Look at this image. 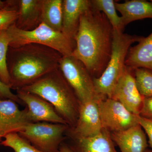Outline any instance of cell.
<instances>
[{"label":"cell","mask_w":152,"mask_h":152,"mask_svg":"<svg viewBox=\"0 0 152 152\" xmlns=\"http://www.w3.org/2000/svg\"><path fill=\"white\" fill-rule=\"evenodd\" d=\"M113 31L104 14L92 6L81 17L72 55L85 65L93 78L100 77L107 66Z\"/></svg>","instance_id":"cell-1"},{"label":"cell","mask_w":152,"mask_h":152,"mask_svg":"<svg viewBox=\"0 0 152 152\" xmlns=\"http://www.w3.org/2000/svg\"><path fill=\"white\" fill-rule=\"evenodd\" d=\"M62 55L54 49L37 44L9 47L7 64L11 89H21L58 67Z\"/></svg>","instance_id":"cell-2"},{"label":"cell","mask_w":152,"mask_h":152,"mask_svg":"<svg viewBox=\"0 0 152 152\" xmlns=\"http://www.w3.org/2000/svg\"><path fill=\"white\" fill-rule=\"evenodd\" d=\"M20 90L43 98L53 106L70 128L75 126L81 103L59 67Z\"/></svg>","instance_id":"cell-3"},{"label":"cell","mask_w":152,"mask_h":152,"mask_svg":"<svg viewBox=\"0 0 152 152\" xmlns=\"http://www.w3.org/2000/svg\"><path fill=\"white\" fill-rule=\"evenodd\" d=\"M144 37L114 30L112 53L108 64L101 77L94 78L95 91L99 100L111 97L115 87L124 74L126 58L131 45L139 42Z\"/></svg>","instance_id":"cell-4"},{"label":"cell","mask_w":152,"mask_h":152,"mask_svg":"<svg viewBox=\"0 0 152 152\" xmlns=\"http://www.w3.org/2000/svg\"><path fill=\"white\" fill-rule=\"evenodd\" d=\"M10 39V47H18L28 44H37L50 47L63 56H71L75 47V42L62 32L55 31L42 23L35 29L25 31L15 24L6 30Z\"/></svg>","instance_id":"cell-5"},{"label":"cell","mask_w":152,"mask_h":152,"mask_svg":"<svg viewBox=\"0 0 152 152\" xmlns=\"http://www.w3.org/2000/svg\"><path fill=\"white\" fill-rule=\"evenodd\" d=\"M69 128L64 124L31 123L18 134L42 151L59 152L60 145L67 137L64 136Z\"/></svg>","instance_id":"cell-6"},{"label":"cell","mask_w":152,"mask_h":152,"mask_svg":"<svg viewBox=\"0 0 152 152\" xmlns=\"http://www.w3.org/2000/svg\"><path fill=\"white\" fill-rule=\"evenodd\" d=\"M59 68L81 104L93 100L99 101L95 91L94 78L81 61L72 55L63 56Z\"/></svg>","instance_id":"cell-7"},{"label":"cell","mask_w":152,"mask_h":152,"mask_svg":"<svg viewBox=\"0 0 152 152\" xmlns=\"http://www.w3.org/2000/svg\"><path fill=\"white\" fill-rule=\"evenodd\" d=\"M98 106L103 127L110 133L126 130L138 124V115L131 113L118 101L107 98L99 101Z\"/></svg>","instance_id":"cell-8"},{"label":"cell","mask_w":152,"mask_h":152,"mask_svg":"<svg viewBox=\"0 0 152 152\" xmlns=\"http://www.w3.org/2000/svg\"><path fill=\"white\" fill-rule=\"evenodd\" d=\"M97 100L81 104L75 126L69 128L66 135L69 138L90 137L103 130Z\"/></svg>","instance_id":"cell-9"},{"label":"cell","mask_w":152,"mask_h":152,"mask_svg":"<svg viewBox=\"0 0 152 152\" xmlns=\"http://www.w3.org/2000/svg\"><path fill=\"white\" fill-rule=\"evenodd\" d=\"M17 95L23 104L31 123L48 122L67 124L53 106L39 96L22 90H17Z\"/></svg>","instance_id":"cell-10"},{"label":"cell","mask_w":152,"mask_h":152,"mask_svg":"<svg viewBox=\"0 0 152 152\" xmlns=\"http://www.w3.org/2000/svg\"><path fill=\"white\" fill-rule=\"evenodd\" d=\"M144 98L137 87L134 70L126 66L110 99L118 101L131 113L139 115Z\"/></svg>","instance_id":"cell-11"},{"label":"cell","mask_w":152,"mask_h":152,"mask_svg":"<svg viewBox=\"0 0 152 152\" xmlns=\"http://www.w3.org/2000/svg\"><path fill=\"white\" fill-rule=\"evenodd\" d=\"M26 108L20 110L16 102L10 99L0 100V137L9 134L19 133L28 124Z\"/></svg>","instance_id":"cell-12"},{"label":"cell","mask_w":152,"mask_h":152,"mask_svg":"<svg viewBox=\"0 0 152 152\" xmlns=\"http://www.w3.org/2000/svg\"><path fill=\"white\" fill-rule=\"evenodd\" d=\"M91 7V0H63L62 32L75 41L81 17Z\"/></svg>","instance_id":"cell-13"},{"label":"cell","mask_w":152,"mask_h":152,"mask_svg":"<svg viewBox=\"0 0 152 152\" xmlns=\"http://www.w3.org/2000/svg\"><path fill=\"white\" fill-rule=\"evenodd\" d=\"M111 135L121 152H144L148 148L145 133L139 124L126 130L111 133Z\"/></svg>","instance_id":"cell-14"},{"label":"cell","mask_w":152,"mask_h":152,"mask_svg":"<svg viewBox=\"0 0 152 152\" xmlns=\"http://www.w3.org/2000/svg\"><path fill=\"white\" fill-rule=\"evenodd\" d=\"M42 0H18V16L15 25L19 29L30 31L42 23Z\"/></svg>","instance_id":"cell-15"},{"label":"cell","mask_w":152,"mask_h":152,"mask_svg":"<svg viewBox=\"0 0 152 152\" xmlns=\"http://www.w3.org/2000/svg\"><path fill=\"white\" fill-rule=\"evenodd\" d=\"M70 139L69 145L74 152H118L111 133L105 129L94 137Z\"/></svg>","instance_id":"cell-16"},{"label":"cell","mask_w":152,"mask_h":152,"mask_svg":"<svg viewBox=\"0 0 152 152\" xmlns=\"http://www.w3.org/2000/svg\"><path fill=\"white\" fill-rule=\"evenodd\" d=\"M125 65L132 69L143 68L152 72V33L130 48Z\"/></svg>","instance_id":"cell-17"},{"label":"cell","mask_w":152,"mask_h":152,"mask_svg":"<svg viewBox=\"0 0 152 152\" xmlns=\"http://www.w3.org/2000/svg\"><path fill=\"white\" fill-rule=\"evenodd\" d=\"M115 7L121 15L123 24L126 27L134 21L152 19V1L143 0L126 1L123 3L116 2Z\"/></svg>","instance_id":"cell-18"},{"label":"cell","mask_w":152,"mask_h":152,"mask_svg":"<svg viewBox=\"0 0 152 152\" xmlns=\"http://www.w3.org/2000/svg\"><path fill=\"white\" fill-rule=\"evenodd\" d=\"M63 0H42V21L55 31L62 32Z\"/></svg>","instance_id":"cell-19"},{"label":"cell","mask_w":152,"mask_h":152,"mask_svg":"<svg viewBox=\"0 0 152 152\" xmlns=\"http://www.w3.org/2000/svg\"><path fill=\"white\" fill-rule=\"evenodd\" d=\"M114 0H91L92 7L104 14L114 30L124 31L125 27L121 17L119 16Z\"/></svg>","instance_id":"cell-20"},{"label":"cell","mask_w":152,"mask_h":152,"mask_svg":"<svg viewBox=\"0 0 152 152\" xmlns=\"http://www.w3.org/2000/svg\"><path fill=\"white\" fill-rule=\"evenodd\" d=\"M1 145L9 147L14 152H43L36 148L17 133L9 134L4 137Z\"/></svg>","instance_id":"cell-21"},{"label":"cell","mask_w":152,"mask_h":152,"mask_svg":"<svg viewBox=\"0 0 152 152\" xmlns=\"http://www.w3.org/2000/svg\"><path fill=\"white\" fill-rule=\"evenodd\" d=\"M10 39L7 31H0V79L5 84L10 86L9 75L7 56L10 47Z\"/></svg>","instance_id":"cell-22"},{"label":"cell","mask_w":152,"mask_h":152,"mask_svg":"<svg viewBox=\"0 0 152 152\" xmlns=\"http://www.w3.org/2000/svg\"><path fill=\"white\" fill-rule=\"evenodd\" d=\"M136 84L144 97L152 96V72L143 68L134 69Z\"/></svg>","instance_id":"cell-23"},{"label":"cell","mask_w":152,"mask_h":152,"mask_svg":"<svg viewBox=\"0 0 152 152\" xmlns=\"http://www.w3.org/2000/svg\"><path fill=\"white\" fill-rule=\"evenodd\" d=\"M18 16L17 1H7V6L0 10V31L15 24Z\"/></svg>","instance_id":"cell-24"},{"label":"cell","mask_w":152,"mask_h":152,"mask_svg":"<svg viewBox=\"0 0 152 152\" xmlns=\"http://www.w3.org/2000/svg\"><path fill=\"white\" fill-rule=\"evenodd\" d=\"M11 88L6 84L0 79V100L10 99L16 102L17 103L23 104L19 99L17 94H15L11 91Z\"/></svg>","instance_id":"cell-25"},{"label":"cell","mask_w":152,"mask_h":152,"mask_svg":"<svg viewBox=\"0 0 152 152\" xmlns=\"http://www.w3.org/2000/svg\"><path fill=\"white\" fill-rule=\"evenodd\" d=\"M137 122L148 138V143L152 150V119L137 115Z\"/></svg>","instance_id":"cell-26"},{"label":"cell","mask_w":152,"mask_h":152,"mask_svg":"<svg viewBox=\"0 0 152 152\" xmlns=\"http://www.w3.org/2000/svg\"><path fill=\"white\" fill-rule=\"evenodd\" d=\"M139 115L144 118L152 119V96L144 97Z\"/></svg>","instance_id":"cell-27"},{"label":"cell","mask_w":152,"mask_h":152,"mask_svg":"<svg viewBox=\"0 0 152 152\" xmlns=\"http://www.w3.org/2000/svg\"><path fill=\"white\" fill-rule=\"evenodd\" d=\"M59 152H74L69 145L64 143H62L60 145Z\"/></svg>","instance_id":"cell-28"},{"label":"cell","mask_w":152,"mask_h":152,"mask_svg":"<svg viewBox=\"0 0 152 152\" xmlns=\"http://www.w3.org/2000/svg\"><path fill=\"white\" fill-rule=\"evenodd\" d=\"M7 5V1H2L0 0V10L5 7Z\"/></svg>","instance_id":"cell-29"},{"label":"cell","mask_w":152,"mask_h":152,"mask_svg":"<svg viewBox=\"0 0 152 152\" xmlns=\"http://www.w3.org/2000/svg\"><path fill=\"white\" fill-rule=\"evenodd\" d=\"M144 152H152V150L148 149L147 148Z\"/></svg>","instance_id":"cell-30"},{"label":"cell","mask_w":152,"mask_h":152,"mask_svg":"<svg viewBox=\"0 0 152 152\" xmlns=\"http://www.w3.org/2000/svg\"><path fill=\"white\" fill-rule=\"evenodd\" d=\"M2 141V138L0 137V145H1V142Z\"/></svg>","instance_id":"cell-31"},{"label":"cell","mask_w":152,"mask_h":152,"mask_svg":"<svg viewBox=\"0 0 152 152\" xmlns=\"http://www.w3.org/2000/svg\"></svg>","instance_id":"cell-32"}]
</instances>
